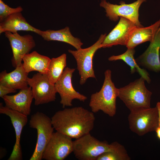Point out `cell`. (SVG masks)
<instances>
[{
	"mask_svg": "<svg viewBox=\"0 0 160 160\" xmlns=\"http://www.w3.org/2000/svg\"><path fill=\"white\" fill-rule=\"evenodd\" d=\"M51 120L56 131L76 139L90 133L94 128L95 117L92 111L79 106L59 111Z\"/></svg>",
	"mask_w": 160,
	"mask_h": 160,
	"instance_id": "1",
	"label": "cell"
},
{
	"mask_svg": "<svg viewBox=\"0 0 160 160\" xmlns=\"http://www.w3.org/2000/svg\"><path fill=\"white\" fill-rule=\"evenodd\" d=\"M104 74L102 88L99 92L91 95L89 105L94 113L101 111L109 116L113 117L116 112V99L118 96L119 89L112 80L111 71L106 70Z\"/></svg>",
	"mask_w": 160,
	"mask_h": 160,
	"instance_id": "2",
	"label": "cell"
},
{
	"mask_svg": "<svg viewBox=\"0 0 160 160\" xmlns=\"http://www.w3.org/2000/svg\"><path fill=\"white\" fill-rule=\"evenodd\" d=\"M142 77L119 88V97L130 111L151 107L152 93L146 88Z\"/></svg>",
	"mask_w": 160,
	"mask_h": 160,
	"instance_id": "3",
	"label": "cell"
},
{
	"mask_svg": "<svg viewBox=\"0 0 160 160\" xmlns=\"http://www.w3.org/2000/svg\"><path fill=\"white\" fill-rule=\"evenodd\" d=\"M119 144L117 142L109 144L100 141L89 133L73 141V152L79 160H96L100 155L113 150Z\"/></svg>",
	"mask_w": 160,
	"mask_h": 160,
	"instance_id": "4",
	"label": "cell"
},
{
	"mask_svg": "<svg viewBox=\"0 0 160 160\" xmlns=\"http://www.w3.org/2000/svg\"><path fill=\"white\" fill-rule=\"evenodd\" d=\"M30 127L36 129L37 140L30 160H41L43 153L54 132L51 118L44 113L37 112L32 115L29 121Z\"/></svg>",
	"mask_w": 160,
	"mask_h": 160,
	"instance_id": "5",
	"label": "cell"
},
{
	"mask_svg": "<svg viewBox=\"0 0 160 160\" xmlns=\"http://www.w3.org/2000/svg\"><path fill=\"white\" fill-rule=\"evenodd\" d=\"M128 119L130 129L140 136L155 131L159 126L156 106L130 111Z\"/></svg>",
	"mask_w": 160,
	"mask_h": 160,
	"instance_id": "6",
	"label": "cell"
},
{
	"mask_svg": "<svg viewBox=\"0 0 160 160\" xmlns=\"http://www.w3.org/2000/svg\"><path fill=\"white\" fill-rule=\"evenodd\" d=\"M106 36V34H102L95 43L88 48L76 50H68L76 60L81 85L84 84L89 78H96L93 67V58L97 51L102 48L101 44Z\"/></svg>",
	"mask_w": 160,
	"mask_h": 160,
	"instance_id": "7",
	"label": "cell"
},
{
	"mask_svg": "<svg viewBox=\"0 0 160 160\" xmlns=\"http://www.w3.org/2000/svg\"><path fill=\"white\" fill-rule=\"evenodd\" d=\"M147 0H137L129 4L121 1L117 5L102 0L100 6L105 9L106 16L111 20L116 21L120 17H123L133 22L137 26L142 27L139 20V10L141 4Z\"/></svg>",
	"mask_w": 160,
	"mask_h": 160,
	"instance_id": "8",
	"label": "cell"
},
{
	"mask_svg": "<svg viewBox=\"0 0 160 160\" xmlns=\"http://www.w3.org/2000/svg\"><path fill=\"white\" fill-rule=\"evenodd\" d=\"M27 81L31 87L35 105H38L54 101L56 92L55 84L51 83L45 74L39 72L35 74Z\"/></svg>",
	"mask_w": 160,
	"mask_h": 160,
	"instance_id": "9",
	"label": "cell"
},
{
	"mask_svg": "<svg viewBox=\"0 0 160 160\" xmlns=\"http://www.w3.org/2000/svg\"><path fill=\"white\" fill-rule=\"evenodd\" d=\"M73 141L69 137L53 132L43 153L42 159L63 160L73 151Z\"/></svg>",
	"mask_w": 160,
	"mask_h": 160,
	"instance_id": "10",
	"label": "cell"
},
{
	"mask_svg": "<svg viewBox=\"0 0 160 160\" xmlns=\"http://www.w3.org/2000/svg\"><path fill=\"white\" fill-rule=\"evenodd\" d=\"M75 69L65 67L62 75L55 84L56 93L59 94L61 98L60 103L63 108L71 106L73 100L76 99L83 102L87 97L76 91L72 83L73 74Z\"/></svg>",
	"mask_w": 160,
	"mask_h": 160,
	"instance_id": "11",
	"label": "cell"
},
{
	"mask_svg": "<svg viewBox=\"0 0 160 160\" xmlns=\"http://www.w3.org/2000/svg\"><path fill=\"white\" fill-rule=\"evenodd\" d=\"M4 35L10 43L13 53L12 63L15 68L22 64L23 57L35 47L36 43L33 36L30 34L21 36L17 32L7 31Z\"/></svg>",
	"mask_w": 160,
	"mask_h": 160,
	"instance_id": "12",
	"label": "cell"
},
{
	"mask_svg": "<svg viewBox=\"0 0 160 160\" xmlns=\"http://www.w3.org/2000/svg\"><path fill=\"white\" fill-rule=\"evenodd\" d=\"M0 113L6 115L10 118L15 133V142L8 160H22V154L20 144V137L23 129L28 122V116L5 106H3L2 103H0Z\"/></svg>",
	"mask_w": 160,
	"mask_h": 160,
	"instance_id": "13",
	"label": "cell"
},
{
	"mask_svg": "<svg viewBox=\"0 0 160 160\" xmlns=\"http://www.w3.org/2000/svg\"><path fill=\"white\" fill-rule=\"evenodd\" d=\"M119 19L118 24L106 36L101 44L102 48L110 47L118 45L126 46L131 32L136 26L127 18L120 17Z\"/></svg>",
	"mask_w": 160,
	"mask_h": 160,
	"instance_id": "14",
	"label": "cell"
},
{
	"mask_svg": "<svg viewBox=\"0 0 160 160\" xmlns=\"http://www.w3.org/2000/svg\"><path fill=\"white\" fill-rule=\"evenodd\" d=\"M160 26L148 47L135 60L139 65L156 72H160Z\"/></svg>",
	"mask_w": 160,
	"mask_h": 160,
	"instance_id": "15",
	"label": "cell"
},
{
	"mask_svg": "<svg viewBox=\"0 0 160 160\" xmlns=\"http://www.w3.org/2000/svg\"><path fill=\"white\" fill-rule=\"evenodd\" d=\"M2 98L7 108L27 116L30 114L31 105L33 99L31 87L20 89L15 95H7Z\"/></svg>",
	"mask_w": 160,
	"mask_h": 160,
	"instance_id": "16",
	"label": "cell"
},
{
	"mask_svg": "<svg viewBox=\"0 0 160 160\" xmlns=\"http://www.w3.org/2000/svg\"><path fill=\"white\" fill-rule=\"evenodd\" d=\"M31 31L38 34L41 30L30 25L21 12L14 13L0 23V34L8 31L12 33L18 31Z\"/></svg>",
	"mask_w": 160,
	"mask_h": 160,
	"instance_id": "17",
	"label": "cell"
},
{
	"mask_svg": "<svg viewBox=\"0 0 160 160\" xmlns=\"http://www.w3.org/2000/svg\"><path fill=\"white\" fill-rule=\"evenodd\" d=\"M28 74L24 69L22 63L10 73H7L6 70L1 72L0 84L15 90L26 88L28 85Z\"/></svg>",
	"mask_w": 160,
	"mask_h": 160,
	"instance_id": "18",
	"label": "cell"
},
{
	"mask_svg": "<svg viewBox=\"0 0 160 160\" xmlns=\"http://www.w3.org/2000/svg\"><path fill=\"white\" fill-rule=\"evenodd\" d=\"M160 26V19L153 24L143 27L136 26L131 32L126 47L135 48L138 45L146 41H151Z\"/></svg>",
	"mask_w": 160,
	"mask_h": 160,
	"instance_id": "19",
	"label": "cell"
},
{
	"mask_svg": "<svg viewBox=\"0 0 160 160\" xmlns=\"http://www.w3.org/2000/svg\"><path fill=\"white\" fill-rule=\"evenodd\" d=\"M38 35L45 41H56L66 43L73 46L76 50L81 48L83 44L80 39L73 36L68 27L58 30H41Z\"/></svg>",
	"mask_w": 160,
	"mask_h": 160,
	"instance_id": "20",
	"label": "cell"
},
{
	"mask_svg": "<svg viewBox=\"0 0 160 160\" xmlns=\"http://www.w3.org/2000/svg\"><path fill=\"white\" fill-rule=\"evenodd\" d=\"M50 60L48 57L34 51L24 55L22 59V65L28 73L32 71H37L46 74Z\"/></svg>",
	"mask_w": 160,
	"mask_h": 160,
	"instance_id": "21",
	"label": "cell"
},
{
	"mask_svg": "<svg viewBox=\"0 0 160 160\" xmlns=\"http://www.w3.org/2000/svg\"><path fill=\"white\" fill-rule=\"evenodd\" d=\"M135 52V48H127V51L123 53L118 55H112L109 57L110 61H115L121 60L124 61L130 67V72L133 74L137 72L141 77H143L148 83H150L151 80L148 73L144 69L141 68L137 63L134 58Z\"/></svg>",
	"mask_w": 160,
	"mask_h": 160,
	"instance_id": "22",
	"label": "cell"
},
{
	"mask_svg": "<svg viewBox=\"0 0 160 160\" xmlns=\"http://www.w3.org/2000/svg\"><path fill=\"white\" fill-rule=\"evenodd\" d=\"M66 66V55L51 59L46 73L50 81L55 84L59 79Z\"/></svg>",
	"mask_w": 160,
	"mask_h": 160,
	"instance_id": "23",
	"label": "cell"
},
{
	"mask_svg": "<svg viewBox=\"0 0 160 160\" xmlns=\"http://www.w3.org/2000/svg\"><path fill=\"white\" fill-rule=\"evenodd\" d=\"M124 147L120 144L113 150L103 153L96 160H130Z\"/></svg>",
	"mask_w": 160,
	"mask_h": 160,
	"instance_id": "24",
	"label": "cell"
},
{
	"mask_svg": "<svg viewBox=\"0 0 160 160\" xmlns=\"http://www.w3.org/2000/svg\"><path fill=\"white\" fill-rule=\"evenodd\" d=\"M23 10V8L19 6L15 8L10 7L2 0H0V22L10 15L14 13L21 12Z\"/></svg>",
	"mask_w": 160,
	"mask_h": 160,
	"instance_id": "25",
	"label": "cell"
},
{
	"mask_svg": "<svg viewBox=\"0 0 160 160\" xmlns=\"http://www.w3.org/2000/svg\"><path fill=\"white\" fill-rule=\"evenodd\" d=\"M16 91V90L7 87L0 84V97L1 98L8 94L15 93Z\"/></svg>",
	"mask_w": 160,
	"mask_h": 160,
	"instance_id": "26",
	"label": "cell"
},
{
	"mask_svg": "<svg viewBox=\"0 0 160 160\" xmlns=\"http://www.w3.org/2000/svg\"><path fill=\"white\" fill-rule=\"evenodd\" d=\"M156 106V107L158 111L159 119V126L160 127V102H158L157 103Z\"/></svg>",
	"mask_w": 160,
	"mask_h": 160,
	"instance_id": "27",
	"label": "cell"
},
{
	"mask_svg": "<svg viewBox=\"0 0 160 160\" xmlns=\"http://www.w3.org/2000/svg\"><path fill=\"white\" fill-rule=\"evenodd\" d=\"M155 131L157 137L160 140V127L159 126L156 129Z\"/></svg>",
	"mask_w": 160,
	"mask_h": 160,
	"instance_id": "28",
	"label": "cell"
}]
</instances>
